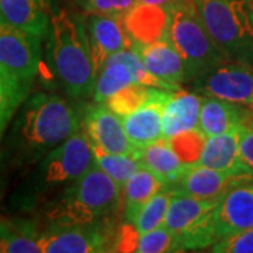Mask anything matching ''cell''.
Here are the masks:
<instances>
[{"label": "cell", "mask_w": 253, "mask_h": 253, "mask_svg": "<svg viewBox=\"0 0 253 253\" xmlns=\"http://www.w3.org/2000/svg\"><path fill=\"white\" fill-rule=\"evenodd\" d=\"M78 110L56 94L38 91L18 107L3 154L10 165L38 163L52 149L81 129Z\"/></svg>", "instance_id": "1"}, {"label": "cell", "mask_w": 253, "mask_h": 253, "mask_svg": "<svg viewBox=\"0 0 253 253\" xmlns=\"http://www.w3.org/2000/svg\"><path fill=\"white\" fill-rule=\"evenodd\" d=\"M46 37L49 61L65 91L75 99L93 94L97 75L83 20L58 10L51 16Z\"/></svg>", "instance_id": "2"}, {"label": "cell", "mask_w": 253, "mask_h": 253, "mask_svg": "<svg viewBox=\"0 0 253 253\" xmlns=\"http://www.w3.org/2000/svg\"><path fill=\"white\" fill-rule=\"evenodd\" d=\"M121 199L123 187L94 162L81 179L66 187L52 201L46 211V218L55 224H101V221L116 214Z\"/></svg>", "instance_id": "3"}, {"label": "cell", "mask_w": 253, "mask_h": 253, "mask_svg": "<svg viewBox=\"0 0 253 253\" xmlns=\"http://www.w3.org/2000/svg\"><path fill=\"white\" fill-rule=\"evenodd\" d=\"M166 9L168 36L184 63L186 82L228 61L207 31L194 0H180Z\"/></svg>", "instance_id": "4"}, {"label": "cell", "mask_w": 253, "mask_h": 253, "mask_svg": "<svg viewBox=\"0 0 253 253\" xmlns=\"http://www.w3.org/2000/svg\"><path fill=\"white\" fill-rule=\"evenodd\" d=\"M94 165V152L84 129H78L37 163L24 189V204H36L59 187H69Z\"/></svg>", "instance_id": "5"}, {"label": "cell", "mask_w": 253, "mask_h": 253, "mask_svg": "<svg viewBox=\"0 0 253 253\" xmlns=\"http://www.w3.org/2000/svg\"><path fill=\"white\" fill-rule=\"evenodd\" d=\"M211 38L228 61L253 65L251 0H194Z\"/></svg>", "instance_id": "6"}, {"label": "cell", "mask_w": 253, "mask_h": 253, "mask_svg": "<svg viewBox=\"0 0 253 253\" xmlns=\"http://www.w3.org/2000/svg\"><path fill=\"white\" fill-rule=\"evenodd\" d=\"M218 200L173 194L163 225L177 239L179 251L211 248V215Z\"/></svg>", "instance_id": "7"}, {"label": "cell", "mask_w": 253, "mask_h": 253, "mask_svg": "<svg viewBox=\"0 0 253 253\" xmlns=\"http://www.w3.org/2000/svg\"><path fill=\"white\" fill-rule=\"evenodd\" d=\"M131 83H142L169 91L180 90L155 78L146 69L139 54L131 46L111 55L106 61L103 69L97 75L93 99L96 103H106L114 93L124 89Z\"/></svg>", "instance_id": "8"}, {"label": "cell", "mask_w": 253, "mask_h": 253, "mask_svg": "<svg viewBox=\"0 0 253 253\" xmlns=\"http://www.w3.org/2000/svg\"><path fill=\"white\" fill-rule=\"evenodd\" d=\"M42 38L0 20V68L31 86L41 63Z\"/></svg>", "instance_id": "9"}, {"label": "cell", "mask_w": 253, "mask_h": 253, "mask_svg": "<svg viewBox=\"0 0 253 253\" xmlns=\"http://www.w3.org/2000/svg\"><path fill=\"white\" fill-rule=\"evenodd\" d=\"M253 181L249 169L217 170L200 163L186 165L181 174L165 190L172 194H186L199 199L219 200L236 186Z\"/></svg>", "instance_id": "10"}, {"label": "cell", "mask_w": 253, "mask_h": 253, "mask_svg": "<svg viewBox=\"0 0 253 253\" xmlns=\"http://www.w3.org/2000/svg\"><path fill=\"white\" fill-rule=\"evenodd\" d=\"M41 253H100L113 252L111 236L103 224H55L40 234Z\"/></svg>", "instance_id": "11"}, {"label": "cell", "mask_w": 253, "mask_h": 253, "mask_svg": "<svg viewBox=\"0 0 253 253\" xmlns=\"http://www.w3.org/2000/svg\"><path fill=\"white\" fill-rule=\"evenodd\" d=\"M193 83L203 96L253 107V65L226 61L203 73Z\"/></svg>", "instance_id": "12"}, {"label": "cell", "mask_w": 253, "mask_h": 253, "mask_svg": "<svg viewBox=\"0 0 253 253\" xmlns=\"http://www.w3.org/2000/svg\"><path fill=\"white\" fill-rule=\"evenodd\" d=\"M253 228V181L236 186L218 200L211 215L212 245Z\"/></svg>", "instance_id": "13"}, {"label": "cell", "mask_w": 253, "mask_h": 253, "mask_svg": "<svg viewBox=\"0 0 253 253\" xmlns=\"http://www.w3.org/2000/svg\"><path fill=\"white\" fill-rule=\"evenodd\" d=\"M82 128L89 136L93 148L109 154H124L136 158L138 151L126 136L123 118L111 111L107 104L96 103L89 106L82 118Z\"/></svg>", "instance_id": "14"}, {"label": "cell", "mask_w": 253, "mask_h": 253, "mask_svg": "<svg viewBox=\"0 0 253 253\" xmlns=\"http://www.w3.org/2000/svg\"><path fill=\"white\" fill-rule=\"evenodd\" d=\"M83 23L90 45L96 75H99L111 55L132 46V41L123 24V18L89 13Z\"/></svg>", "instance_id": "15"}, {"label": "cell", "mask_w": 253, "mask_h": 253, "mask_svg": "<svg viewBox=\"0 0 253 253\" xmlns=\"http://www.w3.org/2000/svg\"><path fill=\"white\" fill-rule=\"evenodd\" d=\"M132 48L139 54L146 69L155 78L174 89H180L181 83L186 82V69L181 56L173 45L169 36H165L154 42Z\"/></svg>", "instance_id": "16"}, {"label": "cell", "mask_w": 253, "mask_h": 253, "mask_svg": "<svg viewBox=\"0 0 253 253\" xmlns=\"http://www.w3.org/2000/svg\"><path fill=\"white\" fill-rule=\"evenodd\" d=\"M174 91L161 90L144 107L123 117L126 136L136 151L163 138V109Z\"/></svg>", "instance_id": "17"}, {"label": "cell", "mask_w": 253, "mask_h": 253, "mask_svg": "<svg viewBox=\"0 0 253 253\" xmlns=\"http://www.w3.org/2000/svg\"><path fill=\"white\" fill-rule=\"evenodd\" d=\"M253 118V107L232 101L203 96L199 128L207 136H214L246 126Z\"/></svg>", "instance_id": "18"}, {"label": "cell", "mask_w": 253, "mask_h": 253, "mask_svg": "<svg viewBox=\"0 0 253 253\" xmlns=\"http://www.w3.org/2000/svg\"><path fill=\"white\" fill-rule=\"evenodd\" d=\"M51 16L49 0H0V20L41 38L48 34Z\"/></svg>", "instance_id": "19"}, {"label": "cell", "mask_w": 253, "mask_h": 253, "mask_svg": "<svg viewBox=\"0 0 253 253\" xmlns=\"http://www.w3.org/2000/svg\"><path fill=\"white\" fill-rule=\"evenodd\" d=\"M123 24L132 41V46L154 42L168 36V9L139 1L124 16Z\"/></svg>", "instance_id": "20"}, {"label": "cell", "mask_w": 253, "mask_h": 253, "mask_svg": "<svg viewBox=\"0 0 253 253\" xmlns=\"http://www.w3.org/2000/svg\"><path fill=\"white\" fill-rule=\"evenodd\" d=\"M203 94L193 91L177 90L168 100L163 109V138L169 139L199 126Z\"/></svg>", "instance_id": "21"}, {"label": "cell", "mask_w": 253, "mask_h": 253, "mask_svg": "<svg viewBox=\"0 0 253 253\" xmlns=\"http://www.w3.org/2000/svg\"><path fill=\"white\" fill-rule=\"evenodd\" d=\"M244 128L245 126L219 135L208 136L200 158V165L217 170H235L246 168L241 161V138Z\"/></svg>", "instance_id": "22"}, {"label": "cell", "mask_w": 253, "mask_h": 253, "mask_svg": "<svg viewBox=\"0 0 253 253\" xmlns=\"http://www.w3.org/2000/svg\"><path fill=\"white\" fill-rule=\"evenodd\" d=\"M136 159L165 183V189L180 176L186 166L173 151L172 145L166 138H161L152 144L146 145L142 149H138Z\"/></svg>", "instance_id": "23"}, {"label": "cell", "mask_w": 253, "mask_h": 253, "mask_svg": "<svg viewBox=\"0 0 253 253\" xmlns=\"http://www.w3.org/2000/svg\"><path fill=\"white\" fill-rule=\"evenodd\" d=\"M162 190H165V183L158 176L144 166L139 168L123 186L124 217L126 221L134 224L141 208Z\"/></svg>", "instance_id": "24"}, {"label": "cell", "mask_w": 253, "mask_h": 253, "mask_svg": "<svg viewBox=\"0 0 253 253\" xmlns=\"http://www.w3.org/2000/svg\"><path fill=\"white\" fill-rule=\"evenodd\" d=\"M40 231L31 221L0 224V253H41Z\"/></svg>", "instance_id": "25"}, {"label": "cell", "mask_w": 253, "mask_h": 253, "mask_svg": "<svg viewBox=\"0 0 253 253\" xmlns=\"http://www.w3.org/2000/svg\"><path fill=\"white\" fill-rule=\"evenodd\" d=\"M30 87L0 68V141L13 116L28 96Z\"/></svg>", "instance_id": "26"}, {"label": "cell", "mask_w": 253, "mask_h": 253, "mask_svg": "<svg viewBox=\"0 0 253 253\" xmlns=\"http://www.w3.org/2000/svg\"><path fill=\"white\" fill-rule=\"evenodd\" d=\"M161 90H165V89L148 86L142 83H131L124 89L114 93L104 104H107V107L111 111H114L117 116L123 118L144 107L145 104L149 103Z\"/></svg>", "instance_id": "27"}, {"label": "cell", "mask_w": 253, "mask_h": 253, "mask_svg": "<svg viewBox=\"0 0 253 253\" xmlns=\"http://www.w3.org/2000/svg\"><path fill=\"white\" fill-rule=\"evenodd\" d=\"M93 152L96 165L121 187L139 168H142L141 162L131 155L109 154L99 148H93Z\"/></svg>", "instance_id": "28"}, {"label": "cell", "mask_w": 253, "mask_h": 253, "mask_svg": "<svg viewBox=\"0 0 253 253\" xmlns=\"http://www.w3.org/2000/svg\"><path fill=\"white\" fill-rule=\"evenodd\" d=\"M172 197L173 194L169 190H162L141 208L134 221V225L141 235L163 225Z\"/></svg>", "instance_id": "29"}, {"label": "cell", "mask_w": 253, "mask_h": 253, "mask_svg": "<svg viewBox=\"0 0 253 253\" xmlns=\"http://www.w3.org/2000/svg\"><path fill=\"white\" fill-rule=\"evenodd\" d=\"M207 138L208 136L197 126L169 138V142L183 165H196L200 162Z\"/></svg>", "instance_id": "30"}, {"label": "cell", "mask_w": 253, "mask_h": 253, "mask_svg": "<svg viewBox=\"0 0 253 253\" xmlns=\"http://www.w3.org/2000/svg\"><path fill=\"white\" fill-rule=\"evenodd\" d=\"M138 253H165V252H179L177 239L165 225L158 226L152 231L142 234L139 236Z\"/></svg>", "instance_id": "31"}, {"label": "cell", "mask_w": 253, "mask_h": 253, "mask_svg": "<svg viewBox=\"0 0 253 253\" xmlns=\"http://www.w3.org/2000/svg\"><path fill=\"white\" fill-rule=\"evenodd\" d=\"M76 3L87 13L124 18L126 13L139 3V0H76Z\"/></svg>", "instance_id": "32"}, {"label": "cell", "mask_w": 253, "mask_h": 253, "mask_svg": "<svg viewBox=\"0 0 253 253\" xmlns=\"http://www.w3.org/2000/svg\"><path fill=\"white\" fill-rule=\"evenodd\" d=\"M211 252L253 253V228L218 241L211 246Z\"/></svg>", "instance_id": "33"}, {"label": "cell", "mask_w": 253, "mask_h": 253, "mask_svg": "<svg viewBox=\"0 0 253 253\" xmlns=\"http://www.w3.org/2000/svg\"><path fill=\"white\" fill-rule=\"evenodd\" d=\"M141 234L132 222H128L121 226V229L114 235L113 252H136V246Z\"/></svg>", "instance_id": "34"}, {"label": "cell", "mask_w": 253, "mask_h": 253, "mask_svg": "<svg viewBox=\"0 0 253 253\" xmlns=\"http://www.w3.org/2000/svg\"><path fill=\"white\" fill-rule=\"evenodd\" d=\"M241 161L253 172V118L245 126L241 138Z\"/></svg>", "instance_id": "35"}, {"label": "cell", "mask_w": 253, "mask_h": 253, "mask_svg": "<svg viewBox=\"0 0 253 253\" xmlns=\"http://www.w3.org/2000/svg\"><path fill=\"white\" fill-rule=\"evenodd\" d=\"M144 4H152V6H161V7H169L174 3L180 1V0H139Z\"/></svg>", "instance_id": "36"}, {"label": "cell", "mask_w": 253, "mask_h": 253, "mask_svg": "<svg viewBox=\"0 0 253 253\" xmlns=\"http://www.w3.org/2000/svg\"><path fill=\"white\" fill-rule=\"evenodd\" d=\"M251 4H252V10H253V0H251Z\"/></svg>", "instance_id": "37"}]
</instances>
